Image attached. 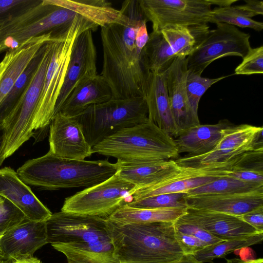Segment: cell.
Instances as JSON below:
<instances>
[{
    "label": "cell",
    "instance_id": "42",
    "mask_svg": "<svg viewBox=\"0 0 263 263\" xmlns=\"http://www.w3.org/2000/svg\"><path fill=\"white\" fill-rule=\"evenodd\" d=\"M240 217L259 232L263 233V205L254 209Z\"/></svg>",
    "mask_w": 263,
    "mask_h": 263
},
{
    "label": "cell",
    "instance_id": "19",
    "mask_svg": "<svg viewBox=\"0 0 263 263\" xmlns=\"http://www.w3.org/2000/svg\"><path fill=\"white\" fill-rule=\"evenodd\" d=\"M188 208L241 216L263 205V189L249 192L187 195Z\"/></svg>",
    "mask_w": 263,
    "mask_h": 263
},
{
    "label": "cell",
    "instance_id": "37",
    "mask_svg": "<svg viewBox=\"0 0 263 263\" xmlns=\"http://www.w3.org/2000/svg\"><path fill=\"white\" fill-rule=\"evenodd\" d=\"M235 74L251 75L263 73V46L251 48L235 68Z\"/></svg>",
    "mask_w": 263,
    "mask_h": 263
},
{
    "label": "cell",
    "instance_id": "9",
    "mask_svg": "<svg viewBox=\"0 0 263 263\" xmlns=\"http://www.w3.org/2000/svg\"><path fill=\"white\" fill-rule=\"evenodd\" d=\"M136 186L117 172L108 179L67 197L62 211L108 218L132 201Z\"/></svg>",
    "mask_w": 263,
    "mask_h": 263
},
{
    "label": "cell",
    "instance_id": "25",
    "mask_svg": "<svg viewBox=\"0 0 263 263\" xmlns=\"http://www.w3.org/2000/svg\"><path fill=\"white\" fill-rule=\"evenodd\" d=\"M45 4L68 9L102 27L111 24H125L128 17L106 0H43Z\"/></svg>",
    "mask_w": 263,
    "mask_h": 263
},
{
    "label": "cell",
    "instance_id": "5",
    "mask_svg": "<svg viewBox=\"0 0 263 263\" xmlns=\"http://www.w3.org/2000/svg\"><path fill=\"white\" fill-rule=\"evenodd\" d=\"M98 27L95 23L78 14L69 26L52 34V55L33 119V135L37 132L46 134L49 128L76 38L87 29L95 31Z\"/></svg>",
    "mask_w": 263,
    "mask_h": 263
},
{
    "label": "cell",
    "instance_id": "13",
    "mask_svg": "<svg viewBox=\"0 0 263 263\" xmlns=\"http://www.w3.org/2000/svg\"><path fill=\"white\" fill-rule=\"evenodd\" d=\"M91 29L81 32L76 38L70 55L64 82L57 101L54 115L79 84L98 74L97 51Z\"/></svg>",
    "mask_w": 263,
    "mask_h": 263
},
{
    "label": "cell",
    "instance_id": "44",
    "mask_svg": "<svg viewBox=\"0 0 263 263\" xmlns=\"http://www.w3.org/2000/svg\"><path fill=\"white\" fill-rule=\"evenodd\" d=\"M32 2L28 0H0V14L9 11L13 8Z\"/></svg>",
    "mask_w": 263,
    "mask_h": 263
},
{
    "label": "cell",
    "instance_id": "49",
    "mask_svg": "<svg viewBox=\"0 0 263 263\" xmlns=\"http://www.w3.org/2000/svg\"><path fill=\"white\" fill-rule=\"evenodd\" d=\"M4 126L3 124L0 125V166L3 164L5 159L2 158L1 157V153L3 146L4 142Z\"/></svg>",
    "mask_w": 263,
    "mask_h": 263
},
{
    "label": "cell",
    "instance_id": "27",
    "mask_svg": "<svg viewBox=\"0 0 263 263\" xmlns=\"http://www.w3.org/2000/svg\"><path fill=\"white\" fill-rule=\"evenodd\" d=\"M68 263H119L114 254L111 238L79 243H53Z\"/></svg>",
    "mask_w": 263,
    "mask_h": 263
},
{
    "label": "cell",
    "instance_id": "52",
    "mask_svg": "<svg viewBox=\"0 0 263 263\" xmlns=\"http://www.w3.org/2000/svg\"><path fill=\"white\" fill-rule=\"evenodd\" d=\"M6 18H0V27L2 26L4 22H5Z\"/></svg>",
    "mask_w": 263,
    "mask_h": 263
},
{
    "label": "cell",
    "instance_id": "34",
    "mask_svg": "<svg viewBox=\"0 0 263 263\" xmlns=\"http://www.w3.org/2000/svg\"><path fill=\"white\" fill-rule=\"evenodd\" d=\"M209 23H223L241 28H250L260 31L263 29L262 22L247 17L238 6L217 7L211 10Z\"/></svg>",
    "mask_w": 263,
    "mask_h": 263
},
{
    "label": "cell",
    "instance_id": "33",
    "mask_svg": "<svg viewBox=\"0 0 263 263\" xmlns=\"http://www.w3.org/2000/svg\"><path fill=\"white\" fill-rule=\"evenodd\" d=\"M263 189V183L241 181L230 177H220L206 184L190 190L187 195L240 193Z\"/></svg>",
    "mask_w": 263,
    "mask_h": 263
},
{
    "label": "cell",
    "instance_id": "31",
    "mask_svg": "<svg viewBox=\"0 0 263 263\" xmlns=\"http://www.w3.org/2000/svg\"><path fill=\"white\" fill-rule=\"evenodd\" d=\"M46 43L40 48L27 67L16 80L12 89L1 102L0 125L3 123L5 119L10 115L28 87L42 59Z\"/></svg>",
    "mask_w": 263,
    "mask_h": 263
},
{
    "label": "cell",
    "instance_id": "36",
    "mask_svg": "<svg viewBox=\"0 0 263 263\" xmlns=\"http://www.w3.org/2000/svg\"><path fill=\"white\" fill-rule=\"evenodd\" d=\"M186 193L163 194L132 201L126 204L137 208H167L187 206Z\"/></svg>",
    "mask_w": 263,
    "mask_h": 263
},
{
    "label": "cell",
    "instance_id": "26",
    "mask_svg": "<svg viewBox=\"0 0 263 263\" xmlns=\"http://www.w3.org/2000/svg\"><path fill=\"white\" fill-rule=\"evenodd\" d=\"M117 162L119 176L136 185V190L158 182L179 167L173 159L130 164Z\"/></svg>",
    "mask_w": 263,
    "mask_h": 263
},
{
    "label": "cell",
    "instance_id": "30",
    "mask_svg": "<svg viewBox=\"0 0 263 263\" xmlns=\"http://www.w3.org/2000/svg\"><path fill=\"white\" fill-rule=\"evenodd\" d=\"M148 69L154 73H164L177 57L161 31H152L145 48Z\"/></svg>",
    "mask_w": 263,
    "mask_h": 263
},
{
    "label": "cell",
    "instance_id": "21",
    "mask_svg": "<svg viewBox=\"0 0 263 263\" xmlns=\"http://www.w3.org/2000/svg\"><path fill=\"white\" fill-rule=\"evenodd\" d=\"M78 14L68 9L50 5L42 15L10 33L0 46V53L17 48L31 37L57 32L70 25Z\"/></svg>",
    "mask_w": 263,
    "mask_h": 263
},
{
    "label": "cell",
    "instance_id": "47",
    "mask_svg": "<svg viewBox=\"0 0 263 263\" xmlns=\"http://www.w3.org/2000/svg\"><path fill=\"white\" fill-rule=\"evenodd\" d=\"M172 263H201L197 261L193 255H184L180 259Z\"/></svg>",
    "mask_w": 263,
    "mask_h": 263
},
{
    "label": "cell",
    "instance_id": "20",
    "mask_svg": "<svg viewBox=\"0 0 263 263\" xmlns=\"http://www.w3.org/2000/svg\"><path fill=\"white\" fill-rule=\"evenodd\" d=\"M52 34L50 32L31 37L7 51L0 62V103L40 48L51 39Z\"/></svg>",
    "mask_w": 263,
    "mask_h": 263
},
{
    "label": "cell",
    "instance_id": "41",
    "mask_svg": "<svg viewBox=\"0 0 263 263\" xmlns=\"http://www.w3.org/2000/svg\"><path fill=\"white\" fill-rule=\"evenodd\" d=\"M223 176L232 177L241 181L263 183V173L245 170L231 169L223 173Z\"/></svg>",
    "mask_w": 263,
    "mask_h": 263
},
{
    "label": "cell",
    "instance_id": "16",
    "mask_svg": "<svg viewBox=\"0 0 263 263\" xmlns=\"http://www.w3.org/2000/svg\"><path fill=\"white\" fill-rule=\"evenodd\" d=\"M198 226L223 240L247 237L263 233L245 222L239 216L187 208L179 218Z\"/></svg>",
    "mask_w": 263,
    "mask_h": 263
},
{
    "label": "cell",
    "instance_id": "40",
    "mask_svg": "<svg viewBox=\"0 0 263 263\" xmlns=\"http://www.w3.org/2000/svg\"><path fill=\"white\" fill-rule=\"evenodd\" d=\"M175 236L184 255H193L206 247L197 238L175 230Z\"/></svg>",
    "mask_w": 263,
    "mask_h": 263
},
{
    "label": "cell",
    "instance_id": "14",
    "mask_svg": "<svg viewBox=\"0 0 263 263\" xmlns=\"http://www.w3.org/2000/svg\"><path fill=\"white\" fill-rule=\"evenodd\" d=\"M187 71L186 57L182 55L176 57L163 73L177 136L186 130L200 124L198 115L191 107L187 98L186 90Z\"/></svg>",
    "mask_w": 263,
    "mask_h": 263
},
{
    "label": "cell",
    "instance_id": "28",
    "mask_svg": "<svg viewBox=\"0 0 263 263\" xmlns=\"http://www.w3.org/2000/svg\"><path fill=\"white\" fill-rule=\"evenodd\" d=\"M187 208H137L126 203L107 219L118 224L162 222L174 223L186 213Z\"/></svg>",
    "mask_w": 263,
    "mask_h": 263
},
{
    "label": "cell",
    "instance_id": "32",
    "mask_svg": "<svg viewBox=\"0 0 263 263\" xmlns=\"http://www.w3.org/2000/svg\"><path fill=\"white\" fill-rule=\"evenodd\" d=\"M262 239L263 233H258L247 237L224 240L208 246L193 256L201 263L212 262L215 259L224 257L236 250L259 243Z\"/></svg>",
    "mask_w": 263,
    "mask_h": 263
},
{
    "label": "cell",
    "instance_id": "7",
    "mask_svg": "<svg viewBox=\"0 0 263 263\" xmlns=\"http://www.w3.org/2000/svg\"><path fill=\"white\" fill-rule=\"evenodd\" d=\"M53 45V38L46 43L42 59L28 87L3 123L4 138L1 157L4 159L13 155L33 136V116L52 55Z\"/></svg>",
    "mask_w": 263,
    "mask_h": 263
},
{
    "label": "cell",
    "instance_id": "12",
    "mask_svg": "<svg viewBox=\"0 0 263 263\" xmlns=\"http://www.w3.org/2000/svg\"><path fill=\"white\" fill-rule=\"evenodd\" d=\"M47 243H79L111 238L107 218L61 211L45 221Z\"/></svg>",
    "mask_w": 263,
    "mask_h": 263
},
{
    "label": "cell",
    "instance_id": "55",
    "mask_svg": "<svg viewBox=\"0 0 263 263\" xmlns=\"http://www.w3.org/2000/svg\"><path fill=\"white\" fill-rule=\"evenodd\" d=\"M3 258V257L2 256V255L0 254V260Z\"/></svg>",
    "mask_w": 263,
    "mask_h": 263
},
{
    "label": "cell",
    "instance_id": "38",
    "mask_svg": "<svg viewBox=\"0 0 263 263\" xmlns=\"http://www.w3.org/2000/svg\"><path fill=\"white\" fill-rule=\"evenodd\" d=\"M25 219L24 214L15 205L3 198L0 202V232L5 233Z\"/></svg>",
    "mask_w": 263,
    "mask_h": 263
},
{
    "label": "cell",
    "instance_id": "46",
    "mask_svg": "<svg viewBox=\"0 0 263 263\" xmlns=\"http://www.w3.org/2000/svg\"><path fill=\"white\" fill-rule=\"evenodd\" d=\"M226 263H263L262 258L253 259L247 260H243L238 258L227 259Z\"/></svg>",
    "mask_w": 263,
    "mask_h": 263
},
{
    "label": "cell",
    "instance_id": "22",
    "mask_svg": "<svg viewBox=\"0 0 263 263\" xmlns=\"http://www.w3.org/2000/svg\"><path fill=\"white\" fill-rule=\"evenodd\" d=\"M112 98L111 89L101 74L77 86L61 106L59 111L74 117L87 107L105 102Z\"/></svg>",
    "mask_w": 263,
    "mask_h": 263
},
{
    "label": "cell",
    "instance_id": "3",
    "mask_svg": "<svg viewBox=\"0 0 263 263\" xmlns=\"http://www.w3.org/2000/svg\"><path fill=\"white\" fill-rule=\"evenodd\" d=\"M118 170L117 162L66 159L48 152L43 156L27 161L16 173L27 185L54 190L90 187L108 179Z\"/></svg>",
    "mask_w": 263,
    "mask_h": 263
},
{
    "label": "cell",
    "instance_id": "24",
    "mask_svg": "<svg viewBox=\"0 0 263 263\" xmlns=\"http://www.w3.org/2000/svg\"><path fill=\"white\" fill-rule=\"evenodd\" d=\"M149 120L174 138L177 131L163 73H151L145 97Z\"/></svg>",
    "mask_w": 263,
    "mask_h": 263
},
{
    "label": "cell",
    "instance_id": "51",
    "mask_svg": "<svg viewBox=\"0 0 263 263\" xmlns=\"http://www.w3.org/2000/svg\"><path fill=\"white\" fill-rule=\"evenodd\" d=\"M4 41V35L0 30V45H1Z\"/></svg>",
    "mask_w": 263,
    "mask_h": 263
},
{
    "label": "cell",
    "instance_id": "53",
    "mask_svg": "<svg viewBox=\"0 0 263 263\" xmlns=\"http://www.w3.org/2000/svg\"><path fill=\"white\" fill-rule=\"evenodd\" d=\"M4 234V233H2V232H0V240H1V237L2 236L3 234ZM0 254L1 255V251H0Z\"/></svg>",
    "mask_w": 263,
    "mask_h": 263
},
{
    "label": "cell",
    "instance_id": "50",
    "mask_svg": "<svg viewBox=\"0 0 263 263\" xmlns=\"http://www.w3.org/2000/svg\"><path fill=\"white\" fill-rule=\"evenodd\" d=\"M12 259L2 258L0 260V263H11Z\"/></svg>",
    "mask_w": 263,
    "mask_h": 263
},
{
    "label": "cell",
    "instance_id": "35",
    "mask_svg": "<svg viewBox=\"0 0 263 263\" xmlns=\"http://www.w3.org/2000/svg\"><path fill=\"white\" fill-rule=\"evenodd\" d=\"M228 77L222 76L213 79L204 78L187 69L186 77V93L190 105L196 114H198L200 99L204 92L212 85Z\"/></svg>",
    "mask_w": 263,
    "mask_h": 263
},
{
    "label": "cell",
    "instance_id": "18",
    "mask_svg": "<svg viewBox=\"0 0 263 263\" xmlns=\"http://www.w3.org/2000/svg\"><path fill=\"white\" fill-rule=\"evenodd\" d=\"M0 196L15 205L27 220L45 221L52 214L10 167L0 168Z\"/></svg>",
    "mask_w": 263,
    "mask_h": 263
},
{
    "label": "cell",
    "instance_id": "29",
    "mask_svg": "<svg viewBox=\"0 0 263 263\" xmlns=\"http://www.w3.org/2000/svg\"><path fill=\"white\" fill-rule=\"evenodd\" d=\"M210 31L208 24L191 26H167L161 31L177 56L187 57L203 41Z\"/></svg>",
    "mask_w": 263,
    "mask_h": 263
},
{
    "label": "cell",
    "instance_id": "45",
    "mask_svg": "<svg viewBox=\"0 0 263 263\" xmlns=\"http://www.w3.org/2000/svg\"><path fill=\"white\" fill-rule=\"evenodd\" d=\"M11 263H42L38 258L32 256L12 260Z\"/></svg>",
    "mask_w": 263,
    "mask_h": 263
},
{
    "label": "cell",
    "instance_id": "54",
    "mask_svg": "<svg viewBox=\"0 0 263 263\" xmlns=\"http://www.w3.org/2000/svg\"><path fill=\"white\" fill-rule=\"evenodd\" d=\"M3 197L0 196V202L3 200Z\"/></svg>",
    "mask_w": 263,
    "mask_h": 263
},
{
    "label": "cell",
    "instance_id": "48",
    "mask_svg": "<svg viewBox=\"0 0 263 263\" xmlns=\"http://www.w3.org/2000/svg\"><path fill=\"white\" fill-rule=\"evenodd\" d=\"M237 0H222V1H216L211 0V4L218 5V7H226L231 6L234 3L236 2Z\"/></svg>",
    "mask_w": 263,
    "mask_h": 263
},
{
    "label": "cell",
    "instance_id": "10",
    "mask_svg": "<svg viewBox=\"0 0 263 263\" xmlns=\"http://www.w3.org/2000/svg\"><path fill=\"white\" fill-rule=\"evenodd\" d=\"M250 35L236 26L216 24L203 41L187 57V69L201 75L204 70L217 59L227 56L243 58L251 48Z\"/></svg>",
    "mask_w": 263,
    "mask_h": 263
},
{
    "label": "cell",
    "instance_id": "17",
    "mask_svg": "<svg viewBox=\"0 0 263 263\" xmlns=\"http://www.w3.org/2000/svg\"><path fill=\"white\" fill-rule=\"evenodd\" d=\"M47 243L45 221L25 219L4 233L0 240V251L3 258L14 260L33 256Z\"/></svg>",
    "mask_w": 263,
    "mask_h": 263
},
{
    "label": "cell",
    "instance_id": "4",
    "mask_svg": "<svg viewBox=\"0 0 263 263\" xmlns=\"http://www.w3.org/2000/svg\"><path fill=\"white\" fill-rule=\"evenodd\" d=\"M92 151L129 164L174 160L179 156L175 139L149 119L104 138Z\"/></svg>",
    "mask_w": 263,
    "mask_h": 263
},
{
    "label": "cell",
    "instance_id": "1",
    "mask_svg": "<svg viewBox=\"0 0 263 263\" xmlns=\"http://www.w3.org/2000/svg\"><path fill=\"white\" fill-rule=\"evenodd\" d=\"M120 10L128 17L126 24L101 27V75L109 86L112 98H145L151 73L145 51L149 36L147 21L138 0L124 1Z\"/></svg>",
    "mask_w": 263,
    "mask_h": 263
},
{
    "label": "cell",
    "instance_id": "23",
    "mask_svg": "<svg viewBox=\"0 0 263 263\" xmlns=\"http://www.w3.org/2000/svg\"><path fill=\"white\" fill-rule=\"evenodd\" d=\"M233 125L227 119L214 124H199L179 134L175 139L178 152L199 156L212 151L219 141L224 129Z\"/></svg>",
    "mask_w": 263,
    "mask_h": 263
},
{
    "label": "cell",
    "instance_id": "15",
    "mask_svg": "<svg viewBox=\"0 0 263 263\" xmlns=\"http://www.w3.org/2000/svg\"><path fill=\"white\" fill-rule=\"evenodd\" d=\"M49 152L63 158L83 160L93 154L79 122L61 112L49 124Z\"/></svg>",
    "mask_w": 263,
    "mask_h": 263
},
{
    "label": "cell",
    "instance_id": "8",
    "mask_svg": "<svg viewBox=\"0 0 263 263\" xmlns=\"http://www.w3.org/2000/svg\"><path fill=\"white\" fill-rule=\"evenodd\" d=\"M262 130V126L233 124L223 130L219 141L210 152L199 156L185 155L175 161L181 167L224 172L230 170L242 154L255 149L256 137Z\"/></svg>",
    "mask_w": 263,
    "mask_h": 263
},
{
    "label": "cell",
    "instance_id": "11",
    "mask_svg": "<svg viewBox=\"0 0 263 263\" xmlns=\"http://www.w3.org/2000/svg\"><path fill=\"white\" fill-rule=\"evenodd\" d=\"M153 31L167 26H191L209 23L211 0H138Z\"/></svg>",
    "mask_w": 263,
    "mask_h": 263
},
{
    "label": "cell",
    "instance_id": "43",
    "mask_svg": "<svg viewBox=\"0 0 263 263\" xmlns=\"http://www.w3.org/2000/svg\"><path fill=\"white\" fill-rule=\"evenodd\" d=\"M246 4L238 6L245 15L252 18V17L263 14V2L256 0H246Z\"/></svg>",
    "mask_w": 263,
    "mask_h": 263
},
{
    "label": "cell",
    "instance_id": "6",
    "mask_svg": "<svg viewBox=\"0 0 263 263\" xmlns=\"http://www.w3.org/2000/svg\"><path fill=\"white\" fill-rule=\"evenodd\" d=\"M82 127L91 147L116 132L148 120L145 98H112L101 104L91 105L73 117Z\"/></svg>",
    "mask_w": 263,
    "mask_h": 263
},
{
    "label": "cell",
    "instance_id": "39",
    "mask_svg": "<svg viewBox=\"0 0 263 263\" xmlns=\"http://www.w3.org/2000/svg\"><path fill=\"white\" fill-rule=\"evenodd\" d=\"M174 224L175 230L197 238L206 246L224 241L215 237L198 226L184 222L179 219H177Z\"/></svg>",
    "mask_w": 263,
    "mask_h": 263
},
{
    "label": "cell",
    "instance_id": "2",
    "mask_svg": "<svg viewBox=\"0 0 263 263\" xmlns=\"http://www.w3.org/2000/svg\"><path fill=\"white\" fill-rule=\"evenodd\" d=\"M174 223L118 224L108 220L119 263H172L180 259L184 254L176 238Z\"/></svg>",
    "mask_w": 263,
    "mask_h": 263
}]
</instances>
